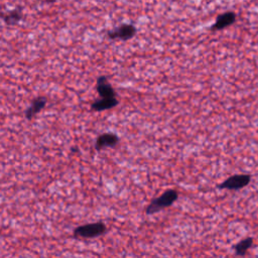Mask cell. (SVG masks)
<instances>
[{
  "label": "cell",
  "instance_id": "cell-1",
  "mask_svg": "<svg viewBox=\"0 0 258 258\" xmlns=\"http://www.w3.org/2000/svg\"><path fill=\"white\" fill-rule=\"evenodd\" d=\"M177 191L175 189H167L161 196L151 201V203L146 208V214H155L169 206H171L177 199Z\"/></svg>",
  "mask_w": 258,
  "mask_h": 258
},
{
  "label": "cell",
  "instance_id": "cell-2",
  "mask_svg": "<svg viewBox=\"0 0 258 258\" xmlns=\"http://www.w3.org/2000/svg\"><path fill=\"white\" fill-rule=\"evenodd\" d=\"M106 232V225L102 222L86 224L77 227L74 230L75 237L81 238H96Z\"/></svg>",
  "mask_w": 258,
  "mask_h": 258
},
{
  "label": "cell",
  "instance_id": "cell-3",
  "mask_svg": "<svg viewBox=\"0 0 258 258\" xmlns=\"http://www.w3.org/2000/svg\"><path fill=\"white\" fill-rule=\"evenodd\" d=\"M108 37L111 39L128 40L136 34V27L133 24H122L108 31Z\"/></svg>",
  "mask_w": 258,
  "mask_h": 258
},
{
  "label": "cell",
  "instance_id": "cell-4",
  "mask_svg": "<svg viewBox=\"0 0 258 258\" xmlns=\"http://www.w3.org/2000/svg\"><path fill=\"white\" fill-rule=\"evenodd\" d=\"M250 179H251V176L248 174H236V175L230 176L218 186L219 188L239 189L246 186L250 182Z\"/></svg>",
  "mask_w": 258,
  "mask_h": 258
},
{
  "label": "cell",
  "instance_id": "cell-5",
  "mask_svg": "<svg viewBox=\"0 0 258 258\" xmlns=\"http://www.w3.org/2000/svg\"><path fill=\"white\" fill-rule=\"evenodd\" d=\"M97 92L101 98H113L116 97V92L111 86V84L108 82L107 77L101 76L97 79V85H96Z\"/></svg>",
  "mask_w": 258,
  "mask_h": 258
},
{
  "label": "cell",
  "instance_id": "cell-6",
  "mask_svg": "<svg viewBox=\"0 0 258 258\" xmlns=\"http://www.w3.org/2000/svg\"><path fill=\"white\" fill-rule=\"evenodd\" d=\"M118 142H119L118 135L111 132L103 133L98 136L95 143V148L97 150H101L105 147H114Z\"/></svg>",
  "mask_w": 258,
  "mask_h": 258
},
{
  "label": "cell",
  "instance_id": "cell-7",
  "mask_svg": "<svg viewBox=\"0 0 258 258\" xmlns=\"http://www.w3.org/2000/svg\"><path fill=\"white\" fill-rule=\"evenodd\" d=\"M236 20V14L232 11H228V12H225V13H222L220 14L215 23L212 25V30H221V29H224L228 26H230L231 24H233Z\"/></svg>",
  "mask_w": 258,
  "mask_h": 258
},
{
  "label": "cell",
  "instance_id": "cell-8",
  "mask_svg": "<svg viewBox=\"0 0 258 258\" xmlns=\"http://www.w3.org/2000/svg\"><path fill=\"white\" fill-rule=\"evenodd\" d=\"M46 104V98L45 97H37L35 98L30 106L25 110V118L28 120H31L37 113H39Z\"/></svg>",
  "mask_w": 258,
  "mask_h": 258
},
{
  "label": "cell",
  "instance_id": "cell-9",
  "mask_svg": "<svg viewBox=\"0 0 258 258\" xmlns=\"http://www.w3.org/2000/svg\"><path fill=\"white\" fill-rule=\"evenodd\" d=\"M118 105V100L116 97L113 98H100L99 100L95 101L94 103H92L91 108L94 111H104V110H108V109H112L115 106Z\"/></svg>",
  "mask_w": 258,
  "mask_h": 258
},
{
  "label": "cell",
  "instance_id": "cell-10",
  "mask_svg": "<svg viewBox=\"0 0 258 258\" xmlns=\"http://www.w3.org/2000/svg\"><path fill=\"white\" fill-rule=\"evenodd\" d=\"M0 18H2L7 25H15L22 19V10L15 8L7 13L0 11Z\"/></svg>",
  "mask_w": 258,
  "mask_h": 258
},
{
  "label": "cell",
  "instance_id": "cell-11",
  "mask_svg": "<svg viewBox=\"0 0 258 258\" xmlns=\"http://www.w3.org/2000/svg\"><path fill=\"white\" fill-rule=\"evenodd\" d=\"M252 244H253V239L252 238H246V239L240 241L234 247L236 254L237 255H244L248 251V249L252 246Z\"/></svg>",
  "mask_w": 258,
  "mask_h": 258
},
{
  "label": "cell",
  "instance_id": "cell-12",
  "mask_svg": "<svg viewBox=\"0 0 258 258\" xmlns=\"http://www.w3.org/2000/svg\"><path fill=\"white\" fill-rule=\"evenodd\" d=\"M46 3H54L56 0H44Z\"/></svg>",
  "mask_w": 258,
  "mask_h": 258
}]
</instances>
